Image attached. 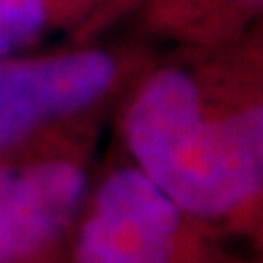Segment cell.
I'll return each mask as SVG.
<instances>
[{"label":"cell","mask_w":263,"mask_h":263,"mask_svg":"<svg viewBox=\"0 0 263 263\" xmlns=\"http://www.w3.org/2000/svg\"><path fill=\"white\" fill-rule=\"evenodd\" d=\"M134 166L185 217L217 219L263 193V100L210 117L185 71L161 68L124 112Z\"/></svg>","instance_id":"1"},{"label":"cell","mask_w":263,"mask_h":263,"mask_svg":"<svg viewBox=\"0 0 263 263\" xmlns=\"http://www.w3.org/2000/svg\"><path fill=\"white\" fill-rule=\"evenodd\" d=\"M117 76V61L103 49L0 57V159L37 154L103 103Z\"/></svg>","instance_id":"2"},{"label":"cell","mask_w":263,"mask_h":263,"mask_svg":"<svg viewBox=\"0 0 263 263\" xmlns=\"http://www.w3.org/2000/svg\"><path fill=\"white\" fill-rule=\"evenodd\" d=\"M90 193L64 151L0 159V263H44L73 232Z\"/></svg>","instance_id":"4"},{"label":"cell","mask_w":263,"mask_h":263,"mask_svg":"<svg viewBox=\"0 0 263 263\" xmlns=\"http://www.w3.org/2000/svg\"><path fill=\"white\" fill-rule=\"evenodd\" d=\"M54 22V0H0V57L37 44Z\"/></svg>","instance_id":"5"},{"label":"cell","mask_w":263,"mask_h":263,"mask_svg":"<svg viewBox=\"0 0 263 263\" xmlns=\"http://www.w3.org/2000/svg\"><path fill=\"white\" fill-rule=\"evenodd\" d=\"M185 215L137 166L88 193L73 227L71 263H178Z\"/></svg>","instance_id":"3"}]
</instances>
